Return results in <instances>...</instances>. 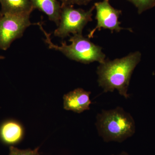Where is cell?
<instances>
[{
    "instance_id": "cell-1",
    "label": "cell",
    "mask_w": 155,
    "mask_h": 155,
    "mask_svg": "<svg viewBox=\"0 0 155 155\" xmlns=\"http://www.w3.org/2000/svg\"><path fill=\"white\" fill-rule=\"evenodd\" d=\"M141 58V53L137 51L113 61L106 59L97 68L99 86L104 92L117 90L120 95L128 98L127 91L131 75Z\"/></svg>"
},
{
    "instance_id": "cell-2",
    "label": "cell",
    "mask_w": 155,
    "mask_h": 155,
    "mask_svg": "<svg viewBox=\"0 0 155 155\" xmlns=\"http://www.w3.org/2000/svg\"><path fill=\"white\" fill-rule=\"evenodd\" d=\"M96 125L99 135L106 142L122 143L135 132L133 117L122 107L103 110L97 115Z\"/></svg>"
},
{
    "instance_id": "cell-3",
    "label": "cell",
    "mask_w": 155,
    "mask_h": 155,
    "mask_svg": "<svg viewBox=\"0 0 155 155\" xmlns=\"http://www.w3.org/2000/svg\"><path fill=\"white\" fill-rule=\"evenodd\" d=\"M41 30L44 33L46 39L45 41L51 49L60 51L67 58L84 64L94 62L101 64L106 60V55L102 51V48L92 42L90 38H87L82 34L73 35L70 36L68 45L66 41L61 42V45L54 44L51 38V34L48 33L43 28L41 22H38Z\"/></svg>"
},
{
    "instance_id": "cell-4",
    "label": "cell",
    "mask_w": 155,
    "mask_h": 155,
    "mask_svg": "<svg viewBox=\"0 0 155 155\" xmlns=\"http://www.w3.org/2000/svg\"><path fill=\"white\" fill-rule=\"evenodd\" d=\"M94 5L87 11L75 8L73 5H61V17L58 28L54 35L64 38L73 35L82 34L84 28L89 22L92 21Z\"/></svg>"
},
{
    "instance_id": "cell-5",
    "label": "cell",
    "mask_w": 155,
    "mask_h": 155,
    "mask_svg": "<svg viewBox=\"0 0 155 155\" xmlns=\"http://www.w3.org/2000/svg\"><path fill=\"white\" fill-rule=\"evenodd\" d=\"M30 14L0 15V49L6 51L31 25Z\"/></svg>"
},
{
    "instance_id": "cell-6",
    "label": "cell",
    "mask_w": 155,
    "mask_h": 155,
    "mask_svg": "<svg viewBox=\"0 0 155 155\" xmlns=\"http://www.w3.org/2000/svg\"><path fill=\"white\" fill-rule=\"evenodd\" d=\"M94 6L96 10L95 19L97 25L89 34L88 38L93 37L97 30H101L102 28L110 29L112 32H119L123 29L132 31L131 28H123L120 26L121 22L119 21V18L122 11L112 6L109 0H103L102 2L95 3Z\"/></svg>"
},
{
    "instance_id": "cell-7",
    "label": "cell",
    "mask_w": 155,
    "mask_h": 155,
    "mask_svg": "<svg viewBox=\"0 0 155 155\" xmlns=\"http://www.w3.org/2000/svg\"><path fill=\"white\" fill-rule=\"evenodd\" d=\"M91 92L78 88L65 94L63 97L64 108L66 110L81 114L90 109L91 104L90 98Z\"/></svg>"
},
{
    "instance_id": "cell-8",
    "label": "cell",
    "mask_w": 155,
    "mask_h": 155,
    "mask_svg": "<svg viewBox=\"0 0 155 155\" xmlns=\"http://www.w3.org/2000/svg\"><path fill=\"white\" fill-rule=\"evenodd\" d=\"M24 129L17 121L10 120L4 122L0 127V139L3 143L12 146L18 144L24 136Z\"/></svg>"
},
{
    "instance_id": "cell-9",
    "label": "cell",
    "mask_w": 155,
    "mask_h": 155,
    "mask_svg": "<svg viewBox=\"0 0 155 155\" xmlns=\"http://www.w3.org/2000/svg\"><path fill=\"white\" fill-rule=\"evenodd\" d=\"M34 9H38L47 15L50 21L58 26L60 22L61 4L58 0H28Z\"/></svg>"
},
{
    "instance_id": "cell-10",
    "label": "cell",
    "mask_w": 155,
    "mask_h": 155,
    "mask_svg": "<svg viewBox=\"0 0 155 155\" xmlns=\"http://www.w3.org/2000/svg\"><path fill=\"white\" fill-rule=\"evenodd\" d=\"M0 15L31 14L34 9L28 0H0Z\"/></svg>"
},
{
    "instance_id": "cell-11",
    "label": "cell",
    "mask_w": 155,
    "mask_h": 155,
    "mask_svg": "<svg viewBox=\"0 0 155 155\" xmlns=\"http://www.w3.org/2000/svg\"><path fill=\"white\" fill-rule=\"evenodd\" d=\"M133 4L137 9V12L141 14L147 10L152 8L155 6V0H127Z\"/></svg>"
},
{
    "instance_id": "cell-12",
    "label": "cell",
    "mask_w": 155,
    "mask_h": 155,
    "mask_svg": "<svg viewBox=\"0 0 155 155\" xmlns=\"http://www.w3.org/2000/svg\"><path fill=\"white\" fill-rule=\"evenodd\" d=\"M9 150V155H35L38 152L39 147L36 148L34 150L31 149L21 150L12 146L10 147Z\"/></svg>"
},
{
    "instance_id": "cell-13",
    "label": "cell",
    "mask_w": 155,
    "mask_h": 155,
    "mask_svg": "<svg viewBox=\"0 0 155 155\" xmlns=\"http://www.w3.org/2000/svg\"><path fill=\"white\" fill-rule=\"evenodd\" d=\"M92 0H61V5H86Z\"/></svg>"
},
{
    "instance_id": "cell-14",
    "label": "cell",
    "mask_w": 155,
    "mask_h": 155,
    "mask_svg": "<svg viewBox=\"0 0 155 155\" xmlns=\"http://www.w3.org/2000/svg\"><path fill=\"white\" fill-rule=\"evenodd\" d=\"M129 155L127 153L125 152V151L122 152L120 153V154L118 155Z\"/></svg>"
},
{
    "instance_id": "cell-15",
    "label": "cell",
    "mask_w": 155,
    "mask_h": 155,
    "mask_svg": "<svg viewBox=\"0 0 155 155\" xmlns=\"http://www.w3.org/2000/svg\"><path fill=\"white\" fill-rule=\"evenodd\" d=\"M5 58L4 56H0V60H2V59H5Z\"/></svg>"
},
{
    "instance_id": "cell-16",
    "label": "cell",
    "mask_w": 155,
    "mask_h": 155,
    "mask_svg": "<svg viewBox=\"0 0 155 155\" xmlns=\"http://www.w3.org/2000/svg\"><path fill=\"white\" fill-rule=\"evenodd\" d=\"M35 155H41L38 152V153H37L36 154H35Z\"/></svg>"
}]
</instances>
